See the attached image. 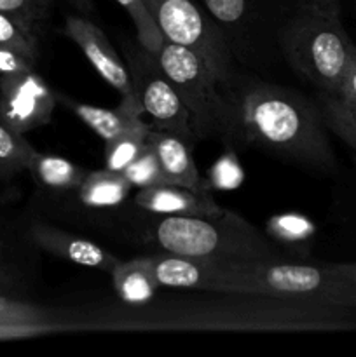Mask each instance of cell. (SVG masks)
<instances>
[{
	"label": "cell",
	"instance_id": "cell-1",
	"mask_svg": "<svg viewBox=\"0 0 356 357\" xmlns=\"http://www.w3.org/2000/svg\"><path fill=\"white\" fill-rule=\"evenodd\" d=\"M220 142L225 146H251L320 171L335 167L328 128L316 100L241 68L220 82Z\"/></svg>",
	"mask_w": 356,
	"mask_h": 357
},
{
	"label": "cell",
	"instance_id": "cell-2",
	"mask_svg": "<svg viewBox=\"0 0 356 357\" xmlns=\"http://www.w3.org/2000/svg\"><path fill=\"white\" fill-rule=\"evenodd\" d=\"M206 291L297 298L330 310H356V264L208 260Z\"/></svg>",
	"mask_w": 356,
	"mask_h": 357
},
{
	"label": "cell",
	"instance_id": "cell-3",
	"mask_svg": "<svg viewBox=\"0 0 356 357\" xmlns=\"http://www.w3.org/2000/svg\"><path fill=\"white\" fill-rule=\"evenodd\" d=\"M133 208L129 230L159 251L202 260H286L267 234L227 209L218 215L164 216Z\"/></svg>",
	"mask_w": 356,
	"mask_h": 357
},
{
	"label": "cell",
	"instance_id": "cell-4",
	"mask_svg": "<svg viewBox=\"0 0 356 357\" xmlns=\"http://www.w3.org/2000/svg\"><path fill=\"white\" fill-rule=\"evenodd\" d=\"M283 61L318 89L337 94L356 51L341 17L297 7L279 35Z\"/></svg>",
	"mask_w": 356,
	"mask_h": 357
},
{
	"label": "cell",
	"instance_id": "cell-5",
	"mask_svg": "<svg viewBox=\"0 0 356 357\" xmlns=\"http://www.w3.org/2000/svg\"><path fill=\"white\" fill-rule=\"evenodd\" d=\"M241 70L271 72L283 61L279 35L295 0H199Z\"/></svg>",
	"mask_w": 356,
	"mask_h": 357
},
{
	"label": "cell",
	"instance_id": "cell-6",
	"mask_svg": "<svg viewBox=\"0 0 356 357\" xmlns=\"http://www.w3.org/2000/svg\"><path fill=\"white\" fill-rule=\"evenodd\" d=\"M157 61L191 117L195 139L223 135V98L220 80L213 70L191 49L164 40Z\"/></svg>",
	"mask_w": 356,
	"mask_h": 357
},
{
	"label": "cell",
	"instance_id": "cell-7",
	"mask_svg": "<svg viewBox=\"0 0 356 357\" xmlns=\"http://www.w3.org/2000/svg\"><path fill=\"white\" fill-rule=\"evenodd\" d=\"M164 40L191 49L213 70L220 82L239 66L230 56L209 14L195 0H143Z\"/></svg>",
	"mask_w": 356,
	"mask_h": 357
},
{
	"label": "cell",
	"instance_id": "cell-8",
	"mask_svg": "<svg viewBox=\"0 0 356 357\" xmlns=\"http://www.w3.org/2000/svg\"><path fill=\"white\" fill-rule=\"evenodd\" d=\"M129 77L143 114L152 119V129L173 132L194 146L198 142L191 128V117L180 96L164 75L157 56L138 40H121Z\"/></svg>",
	"mask_w": 356,
	"mask_h": 357
},
{
	"label": "cell",
	"instance_id": "cell-9",
	"mask_svg": "<svg viewBox=\"0 0 356 357\" xmlns=\"http://www.w3.org/2000/svg\"><path fill=\"white\" fill-rule=\"evenodd\" d=\"M58 105L56 93L35 70L0 75V121L27 135L51 122Z\"/></svg>",
	"mask_w": 356,
	"mask_h": 357
},
{
	"label": "cell",
	"instance_id": "cell-10",
	"mask_svg": "<svg viewBox=\"0 0 356 357\" xmlns=\"http://www.w3.org/2000/svg\"><path fill=\"white\" fill-rule=\"evenodd\" d=\"M65 35L82 51L101 79L117 91L121 96V107L128 108L133 114L142 115L143 110L133 87L128 66L119 58L117 51L110 44L107 35L100 30V26H96L82 14L68 16L65 21Z\"/></svg>",
	"mask_w": 356,
	"mask_h": 357
},
{
	"label": "cell",
	"instance_id": "cell-11",
	"mask_svg": "<svg viewBox=\"0 0 356 357\" xmlns=\"http://www.w3.org/2000/svg\"><path fill=\"white\" fill-rule=\"evenodd\" d=\"M24 237L31 246L45 251L56 258L70 261V264L84 265V267L98 268L110 274L119 258L100 244L80 236L66 232L44 220H34L24 230Z\"/></svg>",
	"mask_w": 356,
	"mask_h": 357
},
{
	"label": "cell",
	"instance_id": "cell-12",
	"mask_svg": "<svg viewBox=\"0 0 356 357\" xmlns=\"http://www.w3.org/2000/svg\"><path fill=\"white\" fill-rule=\"evenodd\" d=\"M138 209L152 215H218L223 211L208 190H192L178 185L161 183L140 188L131 202Z\"/></svg>",
	"mask_w": 356,
	"mask_h": 357
},
{
	"label": "cell",
	"instance_id": "cell-13",
	"mask_svg": "<svg viewBox=\"0 0 356 357\" xmlns=\"http://www.w3.org/2000/svg\"><path fill=\"white\" fill-rule=\"evenodd\" d=\"M147 143L152 146L159 160L164 181L178 187H187L192 190H209L206 178L201 176L192 155V145L173 132L150 129Z\"/></svg>",
	"mask_w": 356,
	"mask_h": 357
},
{
	"label": "cell",
	"instance_id": "cell-14",
	"mask_svg": "<svg viewBox=\"0 0 356 357\" xmlns=\"http://www.w3.org/2000/svg\"><path fill=\"white\" fill-rule=\"evenodd\" d=\"M131 190V183L126 180L124 174L105 167L87 171L82 183L70 195L79 208L87 211H110L122 208Z\"/></svg>",
	"mask_w": 356,
	"mask_h": 357
},
{
	"label": "cell",
	"instance_id": "cell-15",
	"mask_svg": "<svg viewBox=\"0 0 356 357\" xmlns=\"http://www.w3.org/2000/svg\"><path fill=\"white\" fill-rule=\"evenodd\" d=\"M28 173L42 194L52 199H63L68 197L82 183L87 171L65 157L35 152L28 166Z\"/></svg>",
	"mask_w": 356,
	"mask_h": 357
},
{
	"label": "cell",
	"instance_id": "cell-16",
	"mask_svg": "<svg viewBox=\"0 0 356 357\" xmlns=\"http://www.w3.org/2000/svg\"><path fill=\"white\" fill-rule=\"evenodd\" d=\"M56 100L65 105L77 119H80L103 142H108V139L115 138V136L129 131V129L147 126V122L142 121V115L133 114V112L121 107V105L117 108H101L94 107V105L80 103V101L72 100V98H66L61 93H56Z\"/></svg>",
	"mask_w": 356,
	"mask_h": 357
},
{
	"label": "cell",
	"instance_id": "cell-17",
	"mask_svg": "<svg viewBox=\"0 0 356 357\" xmlns=\"http://www.w3.org/2000/svg\"><path fill=\"white\" fill-rule=\"evenodd\" d=\"M159 288L202 289L208 288V260L181 257L159 251L149 257Z\"/></svg>",
	"mask_w": 356,
	"mask_h": 357
},
{
	"label": "cell",
	"instance_id": "cell-18",
	"mask_svg": "<svg viewBox=\"0 0 356 357\" xmlns=\"http://www.w3.org/2000/svg\"><path fill=\"white\" fill-rule=\"evenodd\" d=\"M110 274L119 298L129 305H143L150 302L159 288L149 257L119 260Z\"/></svg>",
	"mask_w": 356,
	"mask_h": 357
},
{
	"label": "cell",
	"instance_id": "cell-19",
	"mask_svg": "<svg viewBox=\"0 0 356 357\" xmlns=\"http://www.w3.org/2000/svg\"><path fill=\"white\" fill-rule=\"evenodd\" d=\"M265 234L281 250L306 255L311 248V239L316 234V227L307 216L299 213H285L269 220L265 225Z\"/></svg>",
	"mask_w": 356,
	"mask_h": 357
},
{
	"label": "cell",
	"instance_id": "cell-20",
	"mask_svg": "<svg viewBox=\"0 0 356 357\" xmlns=\"http://www.w3.org/2000/svg\"><path fill=\"white\" fill-rule=\"evenodd\" d=\"M316 103L328 131L337 135L356 152V103L337 94H316Z\"/></svg>",
	"mask_w": 356,
	"mask_h": 357
},
{
	"label": "cell",
	"instance_id": "cell-21",
	"mask_svg": "<svg viewBox=\"0 0 356 357\" xmlns=\"http://www.w3.org/2000/svg\"><path fill=\"white\" fill-rule=\"evenodd\" d=\"M37 150L21 132L14 131L0 121V178H13L28 171L30 160Z\"/></svg>",
	"mask_w": 356,
	"mask_h": 357
},
{
	"label": "cell",
	"instance_id": "cell-22",
	"mask_svg": "<svg viewBox=\"0 0 356 357\" xmlns=\"http://www.w3.org/2000/svg\"><path fill=\"white\" fill-rule=\"evenodd\" d=\"M152 126L129 129L115 138L105 142V167L115 173H122L147 145V135Z\"/></svg>",
	"mask_w": 356,
	"mask_h": 357
},
{
	"label": "cell",
	"instance_id": "cell-23",
	"mask_svg": "<svg viewBox=\"0 0 356 357\" xmlns=\"http://www.w3.org/2000/svg\"><path fill=\"white\" fill-rule=\"evenodd\" d=\"M117 2L128 10L133 24H135L136 40H138L143 47L149 49L150 52L157 54L161 45L164 44V37L163 33H161L159 26L156 24V21H154L152 14L147 9L145 2H143V0H117Z\"/></svg>",
	"mask_w": 356,
	"mask_h": 357
},
{
	"label": "cell",
	"instance_id": "cell-24",
	"mask_svg": "<svg viewBox=\"0 0 356 357\" xmlns=\"http://www.w3.org/2000/svg\"><path fill=\"white\" fill-rule=\"evenodd\" d=\"M122 174H124L126 180H128L129 183H131V187L136 188V190L154 187V185L166 183L156 152H154L152 146H150L149 143H147L145 149L140 152V155L122 171Z\"/></svg>",
	"mask_w": 356,
	"mask_h": 357
},
{
	"label": "cell",
	"instance_id": "cell-25",
	"mask_svg": "<svg viewBox=\"0 0 356 357\" xmlns=\"http://www.w3.org/2000/svg\"><path fill=\"white\" fill-rule=\"evenodd\" d=\"M0 45L16 49V51L27 54L28 58L35 59V61L40 54V51H38V35L3 13H0Z\"/></svg>",
	"mask_w": 356,
	"mask_h": 357
},
{
	"label": "cell",
	"instance_id": "cell-26",
	"mask_svg": "<svg viewBox=\"0 0 356 357\" xmlns=\"http://www.w3.org/2000/svg\"><path fill=\"white\" fill-rule=\"evenodd\" d=\"M47 9L49 3L42 0H0V13L17 20L34 33H37L47 16Z\"/></svg>",
	"mask_w": 356,
	"mask_h": 357
},
{
	"label": "cell",
	"instance_id": "cell-27",
	"mask_svg": "<svg viewBox=\"0 0 356 357\" xmlns=\"http://www.w3.org/2000/svg\"><path fill=\"white\" fill-rule=\"evenodd\" d=\"M63 328L52 319H0V340H16L52 333Z\"/></svg>",
	"mask_w": 356,
	"mask_h": 357
},
{
	"label": "cell",
	"instance_id": "cell-28",
	"mask_svg": "<svg viewBox=\"0 0 356 357\" xmlns=\"http://www.w3.org/2000/svg\"><path fill=\"white\" fill-rule=\"evenodd\" d=\"M243 178L244 173L236 155L234 152H229L216 160L206 181H208L209 190H234L243 183Z\"/></svg>",
	"mask_w": 356,
	"mask_h": 357
},
{
	"label": "cell",
	"instance_id": "cell-29",
	"mask_svg": "<svg viewBox=\"0 0 356 357\" xmlns=\"http://www.w3.org/2000/svg\"><path fill=\"white\" fill-rule=\"evenodd\" d=\"M24 279L27 274H23L16 261L6 255L0 248V293L9 296H17V293L23 291Z\"/></svg>",
	"mask_w": 356,
	"mask_h": 357
},
{
	"label": "cell",
	"instance_id": "cell-30",
	"mask_svg": "<svg viewBox=\"0 0 356 357\" xmlns=\"http://www.w3.org/2000/svg\"><path fill=\"white\" fill-rule=\"evenodd\" d=\"M35 59L28 58L23 52L7 45H0V75H14V73L31 72L35 70Z\"/></svg>",
	"mask_w": 356,
	"mask_h": 357
},
{
	"label": "cell",
	"instance_id": "cell-31",
	"mask_svg": "<svg viewBox=\"0 0 356 357\" xmlns=\"http://www.w3.org/2000/svg\"><path fill=\"white\" fill-rule=\"evenodd\" d=\"M297 7L304 10L325 14V16L341 17L342 3L341 0H295Z\"/></svg>",
	"mask_w": 356,
	"mask_h": 357
},
{
	"label": "cell",
	"instance_id": "cell-32",
	"mask_svg": "<svg viewBox=\"0 0 356 357\" xmlns=\"http://www.w3.org/2000/svg\"><path fill=\"white\" fill-rule=\"evenodd\" d=\"M337 96H341V98H344V100L356 103V51H355V54H353L351 65H349L348 73H346L344 82H342V86H341V89H339Z\"/></svg>",
	"mask_w": 356,
	"mask_h": 357
},
{
	"label": "cell",
	"instance_id": "cell-33",
	"mask_svg": "<svg viewBox=\"0 0 356 357\" xmlns=\"http://www.w3.org/2000/svg\"><path fill=\"white\" fill-rule=\"evenodd\" d=\"M72 3L82 16H91L94 13V2L93 0H66Z\"/></svg>",
	"mask_w": 356,
	"mask_h": 357
},
{
	"label": "cell",
	"instance_id": "cell-34",
	"mask_svg": "<svg viewBox=\"0 0 356 357\" xmlns=\"http://www.w3.org/2000/svg\"><path fill=\"white\" fill-rule=\"evenodd\" d=\"M42 2H45V3H49V6H51V3L54 2V0H42Z\"/></svg>",
	"mask_w": 356,
	"mask_h": 357
},
{
	"label": "cell",
	"instance_id": "cell-35",
	"mask_svg": "<svg viewBox=\"0 0 356 357\" xmlns=\"http://www.w3.org/2000/svg\"><path fill=\"white\" fill-rule=\"evenodd\" d=\"M353 2H355V6H356V0H353Z\"/></svg>",
	"mask_w": 356,
	"mask_h": 357
}]
</instances>
